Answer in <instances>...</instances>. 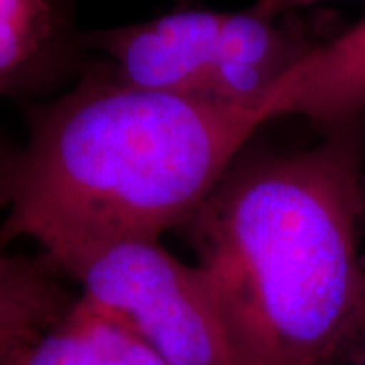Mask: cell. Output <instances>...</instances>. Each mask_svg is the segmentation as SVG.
<instances>
[{"mask_svg":"<svg viewBox=\"0 0 365 365\" xmlns=\"http://www.w3.org/2000/svg\"><path fill=\"white\" fill-rule=\"evenodd\" d=\"M268 114L302 116L323 130L365 118V16L321 41L276 86Z\"/></svg>","mask_w":365,"mask_h":365,"instance_id":"obj_5","label":"cell"},{"mask_svg":"<svg viewBox=\"0 0 365 365\" xmlns=\"http://www.w3.org/2000/svg\"><path fill=\"white\" fill-rule=\"evenodd\" d=\"M59 35L51 0H0V93L35 78L49 63Z\"/></svg>","mask_w":365,"mask_h":365,"instance_id":"obj_8","label":"cell"},{"mask_svg":"<svg viewBox=\"0 0 365 365\" xmlns=\"http://www.w3.org/2000/svg\"><path fill=\"white\" fill-rule=\"evenodd\" d=\"M43 254L29 258L0 248V365H9L78 302Z\"/></svg>","mask_w":365,"mask_h":365,"instance_id":"obj_6","label":"cell"},{"mask_svg":"<svg viewBox=\"0 0 365 365\" xmlns=\"http://www.w3.org/2000/svg\"><path fill=\"white\" fill-rule=\"evenodd\" d=\"M365 118L319 143L235 158L182 225L234 365H314L357 313Z\"/></svg>","mask_w":365,"mask_h":365,"instance_id":"obj_2","label":"cell"},{"mask_svg":"<svg viewBox=\"0 0 365 365\" xmlns=\"http://www.w3.org/2000/svg\"><path fill=\"white\" fill-rule=\"evenodd\" d=\"M223 16L220 11L179 9L144 23L96 31L83 41L104 53L108 73L126 86L207 100Z\"/></svg>","mask_w":365,"mask_h":365,"instance_id":"obj_4","label":"cell"},{"mask_svg":"<svg viewBox=\"0 0 365 365\" xmlns=\"http://www.w3.org/2000/svg\"><path fill=\"white\" fill-rule=\"evenodd\" d=\"M63 274L78 282L81 299L122 321L165 365H234L205 272L158 240L96 250Z\"/></svg>","mask_w":365,"mask_h":365,"instance_id":"obj_3","label":"cell"},{"mask_svg":"<svg viewBox=\"0 0 365 365\" xmlns=\"http://www.w3.org/2000/svg\"><path fill=\"white\" fill-rule=\"evenodd\" d=\"M314 2H319V0H256L252 9L264 16H287V14L297 13L302 6H309Z\"/></svg>","mask_w":365,"mask_h":365,"instance_id":"obj_10","label":"cell"},{"mask_svg":"<svg viewBox=\"0 0 365 365\" xmlns=\"http://www.w3.org/2000/svg\"><path fill=\"white\" fill-rule=\"evenodd\" d=\"M266 122L260 110L88 76L37 108L0 163V248L33 240L66 272L106 246L158 240L191 220Z\"/></svg>","mask_w":365,"mask_h":365,"instance_id":"obj_1","label":"cell"},{"mask_svg":"<svg viewBox=\"0 0 365 365\" xmlns=\"http://www.w3.org/2000/svg\"><path fill=\"white\" fill-rule=\"evenodd\" d=\"M314 365H365V294L349 325Z\"/></svg>","mask_w":365,"mask_h":365,"instance_id":"obj_9","label":"cell"},{"mask_svg":"<svg viewBox=\"0 0 365 365\" xmlns=\"http://www.w3.org/2000/svg\"><path fill=\"white\" fill-rule=\"evenodd\" d=\"M9 365H165L116 317L81 297L55 327Z\"/></svg>","mask_w":365,"mask_h":365,"instance_id":"obj_7","label":"cell"}]
</instances>
